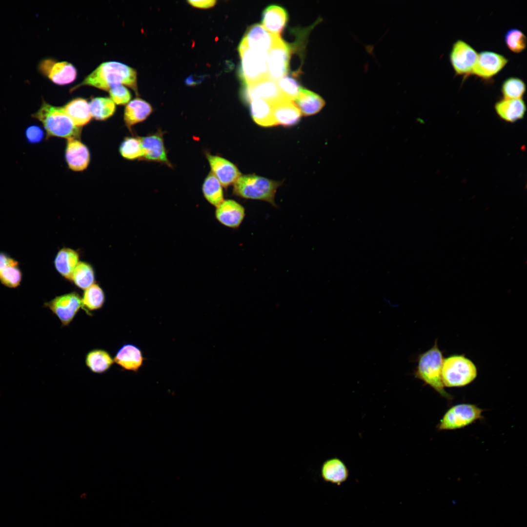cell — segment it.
<instances>
[{
  "mask_svg": "<svg viewBox=\"0 0 527 527\" xmlns=\"http://www.w3.org/2000/svg\"><path fill=\"white\" fill-rule=\"evenodd\" d=\"M92 118L100 121H105L115 113L116 107L112 100L107 97H96L89 103Z\"/></svg>",
  "mask_w": 527,
  "mask_h": 527,
  "instance_id": "32",
  "label": "cell"
},
{
  "mask_svg": "<svg viewBox=\"0 0 527 527\" xmlns=\"http://www.w3.org/2000/svg\"><path fill=\"white\" fill-rule=\"evenodd\" d=\"M477 374L475 364L464 354H453L444 359L442 378L445 387L465 386L476 379Z\"/></svg>",
  "mask_w": 527,
  "mask_h": 527,
  "instance_id": "4",
  "label": "cell"
},
{
  "mask_svg": "<svg viewBox=\"0 0 527 527\" xmlns=\"http://www.w3.org/2000/svg\"><path fill=\"white\" fill-rule=\"evenodd\" d=\"M119 85L127 86L138 93L136 70L120 62L107 61L101 63L71 91L85 85L109 91Z\"/></svg>",
  "mask_w": 527,
  "mask_h": 527,
  "instance_id": "1",
  "label": "cell"
},
{
  "mask_svg": "<svg viewBox=\"0 0 527 527\" xmlns=\"http://www.w3.org/2000/svg\"><path fill=\"white\" fill-rule=\"evenodd\" d=\"M119 152L126 160H141L143 152L139 137H125L120 145Z\"/></svg>",
  "mask_w": 527,
  "mask_h": 527,
  "instance_id": "34",
  "label": "cell"
},
{
  "mask_svg": "<svg viewBox=\"0 0 527 527\" xmlns=\"http://www.w3.org/2000/svg\"><path fill=\"white\" fill-rule=\"evenodd\" d=\"M477 58L476 50L461 40L453 44L449 53V60L455 74L466 77L471 74Z\"/></svg>",
  "mask_w": 527,
  "mask_h": 527,
  "instance_id": "10",
  "label": "cell"
},
{
  "mask_svg": "<svg viewBox=\"0 0 527 527\" xmlns=\"http://www.w3.org/2000/svg\"><path fill=\"white\" fill-rule=\"evenodd\" d=\"M293 101L304 116L317 114L325 104L324 99L319 95L303 87Z\"/></svg>",
  "mask_w": 527,
  "mask_h": 527,
  "instance_id": "25",
  "label": "cell"
},
{
  "mask_svg": "<svg viewBox=\"0 0 527 527\" xmlns=\"http://www.w3.org/2000/svg\"><path fill=\"white\" fill-rule=\"evenodd\" d=\"M139 138L143 152L141 160L162 163L171 166L167 158L163 133L161 131Z\"/></svg>",
  "mask_w": 527,
  "mask_h": 527,
  "instance_id": "15",
  "label": "cell"
},
{
  "mask_svg": "<svg viewBox=\"0 0 527 527\" xmlns=\"http://www.w3.org/2000/svg\"><path fill=\"white\" fill-rule=\"evenodd\" d=\"M26 138L30 142L35 143L40 142L43 137L42 130L37 126H31L26 131Z\"/></svg>",
  "mask_w": 527,
  "mask_h": 527,
  "instance_id": "40",
  "label": "cell"
},
{
  "mask_svg": "<svg viewBox=\"0 0 527 527\" xmlns=\"http://www.w3.org/2000/svg\"><path fill=\"white\" fill-rule=\"evenodd\" d=\"M22 272L19 265L6 267L0 273V282L9 288H16L20 284Z\"/></svg>",
  "mask_w": 527,
  "mask_h": 527,
  "instance_id": "38",
  "label": "cell"
},
{
  "mask_svg": "<svg viewBox=\"0 0 527 527\" xmlns=\"http://www.w3.org/2000/svg\"><path fill=\"white\" fill-rule=\"evenodd\" d=\"M321 475L325 481L340 485L347 479L349 471L341 460L333 458L324 463L321 469Z\"/></svg>",
  "mask_w": 527,
  "mask_h": 527,
  "instance_id": "26",
  "label": "cell"
},
{
  "mask_svg": "<svg viewBox=\"0 0 527 527\" xmlns=\"http://www.w3.org/2000/svg\"><path fill=\"white\" fill-rule=\"evenodd\" d=\"M65 159L70 169L75 172L83 171L90 163V151L79 139H69L66 142Z\"/></svg>",
  "mask_w": 527,
  "mask_h": 527,
  "instance_id": "16",
  "label": "cell"
},
{
  "mask_svg": "<svg viewBox=\"0 0 527 527\" xmlns=\"http://www.w3.org/2000/svg\"><path fill=\"white\" fill-rule=\"evenodd\" d=\"M85 363L91 372L101 374L108 371L114 363V358L107 351L97 348L91 350L87 353Z\"/></svg>",
  "mask_w": 527,
  "mask_h": 527,
  "instance_id": "29",
  "label": "cell"
},
{
  "mask_svg": "<svg viewBox=\"0 0 527 527\" xmlns=\"http://www.w3.org/2000/svg\"><path fill=\"white\" fill-rule=\"evenodd\" d=\"M211 173L219 180L223 186L227 187L234 184L241 176L236 166L228 160L219 156L206 154Z\"/></svg>",
  "mask_w": 527,
  "mask_h": 527,
  "instance_id": "17",
  "label": "cell"
},
{
  "mask_svg": "<svg viewBox=\"0 0 527 527\" xmlns=\"http://www.w3.org/2000/svg\"><path fill=\"white\" fill-rule=\"evenodd\" d=\"M81 300L83 310L90 315L89 311L99 310L103 306L104 292L99 284L94 283L84 290Z\"/></svg>",
  "mask_w": 527,
  "mask_h": 527,
  "instance_id": "31",
  "label": "cell"
},
{
  "mask_svg": "<svg viewBox=\"0 0 527 527\" xmlns=\"http://www.w3.org/2000/svg\"><path fill=\"white\" fill-rule=\"evenodd\" d=\"M114 363L125 370L137 372L146 360L141 348L135 345H122L116 352Z\"/></svg>",
  "mask_w": 527,
  "mask_h": 527,
  "instance_id": "18",
  "label": "cell"
},
{
  "mask_svg": "<svg viewBox=\"0 0 527 527\" xmlns=\"http://www.w3.org/2000/svg\"><path fill=\"white\" fill-rule=\"evenodd\" d=\"M526 90V85L521 79L510 77L506 79L501 86L504 99H522Z\"/></svg>",
  "mask_w": 527,
  "mask_h": 527,
  "instance_id": "35",
  "label": "cell"
},
{
  "mask_svg": "<svg viewBox=\"0 0 527 527\" xmlns=\"http://www.w3.org/2000/svg\"><path fill=\"white\" fill-rule=\"evenodd\" d=\"M110 98L115 104L126 105L131 99V95L128 89L123 85H119L111 88L109 91Z\"/></svg>",
  "mask_w": 527,
  "mask_h": 527,
  "instance_id": "39",
  "label": "cell"
},
{
  "mask_svg": "<svg viewBox=\"0 0 527 527\" xmlns=\"http://www.w3.org/2000/svg\"><path fill=\"white\" fill-rule=\"evenodd\" d=\"M62 107L77 127L81 128L87 124L92 119L89 103L84 99H74Z\"/></svg>",
  "mask_w": 527,
  "mask_h": 527,
  "instance_id": "24",
  "label": "cell"
},
{
  "mask_svg": "<svg viewBox=\"0 0 527 527\" xmlns=\"http://www.w3.org/2000/svg\"><path fill=\"white\" fill-rule=\"evenodd\" d=\"M291 48L280 37L267 52V76L275 81L287 75L289 69Z\"/></svg>",
  "mask_w": 527,
  "mask_h": 527,
  "instance_id": "9",
  "label": "cell"
},
{
  "mask_svg": "<svg viewBox=\"0 0 527 527\" xmlns=\"http://www.w3.org/2000/svg\"><path fill=\"white\" fill-rule=\"evenodd\" d=\"M508 61V60L501 54L489 51H482L478 54L471 75L488 80L499 73Z\"/></svg>",
  "mask_w": 527,
  "mask_h": 527,
  "instance_id": "12",
  "label": "cell"
},
{
  "mask_svg": "<svg viewBox=\"0 0 527 527\" xmlns=\"http://www.w3.org/2000/svg\"><path fill=\"white\" fill-rule=\"evenodd\" d=\"M238 50L242 61L241 76L244 85H250L268 77L267 53L248 48L240 43Z\"/></svg>",
  "mask_w": 527,
  "mask_h": 527,
  "instance_id": "7",
  "label": "cell"
},
{
  "mask_svg": "<svg viewBox=\"0 0 527 527\" xmlns=\"http://www.w3.org/2000/svg\"><path fill=\"white\" fill-rule=\"evenodd\" d=\"M71 281L79 288L85 290L94 284L95 274L89 264L79 262L72 275Z\"/></svg>",
  "mask_w": 527,
  "mask_h": 527,
  "instance_id": "33",
  "label": "cell"
},
{
  "mask_svg": "<svg viewBox=\"0 0 527 527\" xmlns=\"http://www.w3.org/2000/svg\"><path fill=\"white\" fill-rule=\"evenodd\" d=\"M78 253L69 248H63L57 254L54 265L56 269L63 277L71 281L74 271L79 263Z\"/></svg>",
  "mask_w": 527,
  "mask_h": 527,
  "instance_id": "27",
  "label": "cell"
},
{
  "mask_svg": "<svg viewBox=\"0 0 527 527\" xmlns=\"http://www.w3.org/2000/svg\"><path fill=\"white\" fill-rule=\"evenodd\" d=\"M504 39L507 47L513 53H520L526 48L527 37L518 29L510 28L507 30Z\"/></svg>",
  "mask_w": 527,
  "mask_h": 527,
  "instance_id": "36",
  "label": "cell"
},
{
  "mask_svg": "<svg viewBox=\"0 0 527 527\" xmlns=\"http://www.w3.org/2000/svg\"><path fill=\"white\" fill-rule=\"evenodd\" d=\"M60 321L62 326H68L73 320L83 305L81 298L76 292L58 296L44 304Z\"/></svg>",
  "mask_w": 527,
  "mask_h": 527,
  "instance_id": "8",
  "label": "cell"
},
{
  "mask_svg": "<svg viewBox=\"0 0 527 527\" xmlns=\"http://www.w3.org/2000/svg\"><path fill=\"white\" fill-rule=\"evenodd\" d=\"M202 191L204 197L207 201L216 207L224 200L223 186L211 172L204 180Z\"/></svg>",
  "mask_w": 527,
  "mask_h": 527,
  "instance_id": "30",
  "label": "cell"
},
{
  "mask_svg": "<svg viewBox=\"0 0 527 527\" xmlns=\"http://www.w3.org/2000/svg\"><path fill=\"white\" fill-rule=\"evenodd\" d=\"M245 85L243 98L248 102L254 98H260L273 103L283 96L276 81L267 77L254 83Z\"/></svg>",
  "mask_w": 527,
  "mask_h": 527,
  "instance_id": "14",
  "label": "cell"
},
{
  "mask_svg": "<svg viewBox=\"0 0 527 527\" xmlns=\"http://www.w3.org/2000/svg\"><path fill=\"white\" fill-rule=\"evenodd\" d=\"M251 116L254 122L262 126L275 125L272 114V103L260 98H254L249 101Z\"/></svg>",
  "mask_w": 527,
  "mask_h": 527,
  "instance_id": "28",
  "label": "cell"
},
{
  "mask_svg": "<svg viewBox=\"0 0 527 527\" xmlns=\"http://www.w3.org/2000/svg\"><path fill=\"white\" fill-rule=\"evenodd\" d=\"M152 111L151 104L141 98H137L130 101L124 111L123 120L126 126L131 131L133 126L145 121Z\"/></svg>",
  "mask_w": 527,
  "mask_h": 527,
  "instance_id": "22",
  "label": "cell"
},
{
  "mask_svg": "<svg viewBox=\"0 0 527 527\" xmlns=\"http://www.w3.org/2000/svg\"><path fill=\"white\" fill-rule=\"evenodd\" d=\"M187 2L194 7L200 8H208L213 7L216 3L214 0H188Z\"/></svg>",
  "mask_w": 527,
  "mask_h": 527,
  "instance_id": "42",
  "label": "cell"
},
{
  "mask_svg": "<svg viewBox=\"0 0 527 527\" xmlns=\"http://www.w3.org/2000/svg\"><path fill=\"white\" fill-rule=\"evenodd\" d=\"M288 19V14L284 8L278 5H270L263 11L262 25L269 32L280 36Z\"/></svg>",
  "mask_w": 527,
  "mask_h": 527,
  "instance_id": "21",
  "label": "cell"
},
{
  "mask_svg": "<svg viewBox=\"0 0 527 527\" xmlns=\"http://www.w3.org/2000/svg\"><path fill=\"white\" fill-rule=\"evenodd\" d=\"M15 265H19V263L16 260L8 254L0 252V273L6 267Z\"/></svg>",
  "mask_w": 527,
  "mask_h": 527,
  "instance_id": "41",
  "label": "cell"
},
{
  "mask_svg": "<svg viewBox=\"0 0 527 527\" xmlns=\"http://www.w3.org/2000/svg\"><path fill=\"white\" fill-rule=\"evenodd\" d=\"M272 114L276 125L284 126L296 124L302 115L294 101L285 98L272 103Z\"/></svg>",
  "mask_w": 527,
  "mask_h": 527,
  "instance_id": "20",
  "label": "cell"
},
{
  "mask_svg": "<svg viewBox=\"0 0 527 527\" xmlns=\"http://www.w3.org/2000/svg\"><path fill=\"white\" fill-rule=\"evenodd\" d=\"M495 110L503 120L514 122L522 119L526 113V105L522 99H503L496 102Z\"/></svg>",
  "mask_w": 527,
  "mask_h": 527,
  "instance_id": "23",
  "label": "cell"
},
{
  "mask_svg": "<svg viewBox=\"0 0 527 527\" xmlns=\"http://www.w3.org/2000/svg\"><path fill=\"white\" fill-rule=\"evenodd\" d=\"M234 185V193L238 196L264 201L274 205L275 195L280 183L264 177L247 175H241Z\"/></svg>",
  "mask_w": 527,
  "mask_h": 527,
  "instance_id": "5",
  "label": "cell"
},
{
  "mask_svg": "<svg viewBox=\"0 0 527 527\" xmlns=\"http://www.w3.org/2000/svg\"><path fill=\"white\" fill-rule=\"evenodd\" d=\"M245 216L244 207L233 200H224L215 210V217L221 224L235 228L242 223Z\"/></svg>",
  "mask_w": 527,
  "mask_h": 527,
  "instance_id": "19",
  "label": "cell"
},
{
  "mask_svg": "<svg viewBox=\"0 0 527 527\" xmlns=\"http://www.w3.org/2000/svg\"><path fill=\"white\" fill-rule=\"evenodd\" d=\"M38 69L41 74L60 85L72 82L77 75L76 68L71 63L67 61H58L52 59L41 61Z\"/></svg>",
  "mask_w": 527,
  "mask_h": 527,
  "instance_id": "11",
  "label": "cell"
},
{
  "mask_svg": "<svg viewBox=\"0 0 527 527\" xmlns=\"http://www.w3.org/2000/svg\"><path fill=\"white\" fill-rule=\"evenodd\" d=\"M280 37L267 31L262 24L255 23L247 28L240 44L251 49L267 53Z\"/></svg>",
  "mask_w": 527,
  "mask_h": 527,
  "instance_id": "13",
  "label": "cell"
},
{
  "mask_svg": "<svg viewBox=\"0 0 527 527\" xmlns=\"http://www.w3.org/2000/svg\"><path fill=\"white\" fill-rule=\"evenodd\" d=\"M276 82L284 98L292 101L295 100L302 88L296 78L287 75Z\"/></svg>",
  "mask_w": 527,
  "mask_h": 527,
  "instance_id": "37",
  "label": "cell"
},
{
  "mask_svg": "<svg viewBox=\"0 0 527 527\" xmlns=\"http://www.w3.org/2000/svg\"><path fill=\"white\" fill-rule=\"evenodd\" d=\"M443 351L439 348L437 340L434 345L417 358V365L413 375L437 392L448 401L453 396L445 389L442 378V368L444 360Z\"/></svg>",
  "mask_w": 527,
  "mask_h": 527,
  "instance_id": "3",
  "label": "cell"
},
{
  "mask_svg": "<svg viewBox=\"0 0 527 527\" xmlns=\"http://www.w3.org/2000/svg\"><path fill=\"white\" fill-rule=\"evenodd\" d=\"M43 125L46 138L79 139L81 130L73 123L62 107L53 106L42 100L40 108L32 115Z\"/></svg>",
  "mask_w": 527,
  "mask_h": 527,
  "instance_id": "2",
  "label": "cell"
},
{
  "mask_svg": "<svg viewBox=\"0 0 527 527\" xmlns=\"http://www.w3.org/2000/svg\"><path fill=\"white\" fill-rule=\"evenodd\" d=\"M483 409L472 404L454 405L445 413L437 428L441 431L463 428L483 419Z\"/></svg>",
  "mask_w": 527,
  "mask_h": 527,
  "instance_id": "6",
  "label": "cell"
}]
</instances>
